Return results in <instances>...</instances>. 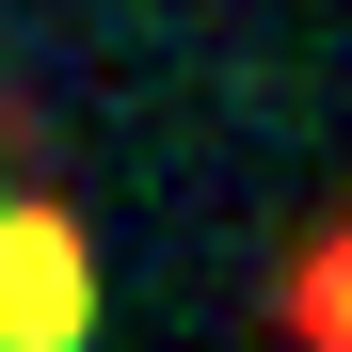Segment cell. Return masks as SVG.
I'll use <instances>...</instances> for the list:
<instances>
[{"instance_id": "7a4b0ae2", "label": "cell", "mask_w": 352, "mask_h": 352, "mask_svg": "<svg viewBox=\"0 0 352 352\" xmlns=\"http://www.w3.org/2000/svg\"><path fill=\"white\" fill-rule=\"evenodd\" d=\"M288 336H305V352H352V224L305 241V272H288Z\"/></svg>"}, {"instance_id": "6da1fadb", "label": "cell", "mask_w": 352, "mask_h": 352, "mask_svg": "<svg viewBox=\"0 0 352 352\" xmlns=\"http://www.w3.org/2000/svg\"><path fill=\"white\" fill-rule=\"evenodd\" d=\"M96 241H80V208H48V192H0V352H96Z\"/></svg>"}]
</instances>
